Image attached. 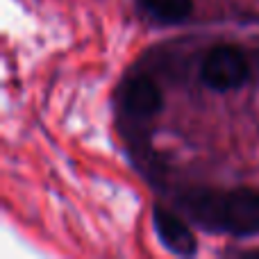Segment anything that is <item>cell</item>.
I'll list each match as a JSON object with an SVG mask.
<instances>
[{
	"instance_id": "cell-1",
	"label": "cell",
	"mask_w": 259,
	"mask_h": 259,
	"mask_svg": "<svg viewBox=\"0 0 259 259\" xmlns=\"http://www.w3.org/2000/svg\"><path fill=\"white\" fill-rule=\"evenodd\" d=\"M184 207L207 230H221L239 237L259 232V191L255 189L193 191L184 198Z\"/></svg>"
},
{
	"instance_id": "cell-2",
	"label": "cell",
	"mask_w": 259,
	"mask_h": 259,
	"mask_svg": "<svg viewBox=\"0 0 259 259\" xmlns=\"http://www.w3.org/2000/svg\"><path fill=\"white\" fill-rule=\"evenodd\" d=\"M250 75L246 55L234 46H214L200 64V80L214 91L239 89Z\"/></svg>"
},
{
	"instance_id": "cell-3",
	"label": "cell",
	"mask_w": 259,
	"mask_h": 259,
	"mask_svg": "<svg viewBox=\"0 0 259 259\" xmlns=\"http://www.w3.org/2000/svg\"><path fill=\"white\" fill-rule=\"evenodd\" d=\"M152 225H155V232L159 237V241L173 255H178V257L196 255V250H198L196 237L189 230V225L180 216H175L173 211L164 209V207H155V211H152Z\"/></svg>"
},
{
	"instance_id": "cell-4",
	"label": "cell",
	"mask_w": 259,
	"mask_h": 259,
	"mask_svg": "<svg viewBox=\"0 0 259 259\" xmlns=\"http://www.w3.org/2000/svg\"><path fill=\"white\" fill-rule=\"evenodd\" d=\"M161 103H164L161 89L148 75L132 77L123 87V105L134 116H155L161 109Z\"/></svg>"
},
{
	"instance_id": "cell-5",
	"label": "cell",
	"mask_w": 259,
	"mask_h": 259,
	"mask_svg": "<svg viewBox=\"0 0 259 259\" xmlns=\"http://www.w3.org/2000/svg\"><path fill=\"white\" fill-rule=\"evenodd\" d=\"M141 5L159 23H180L193 9V0H141Z\"/></svg>"
}]
</instances>
